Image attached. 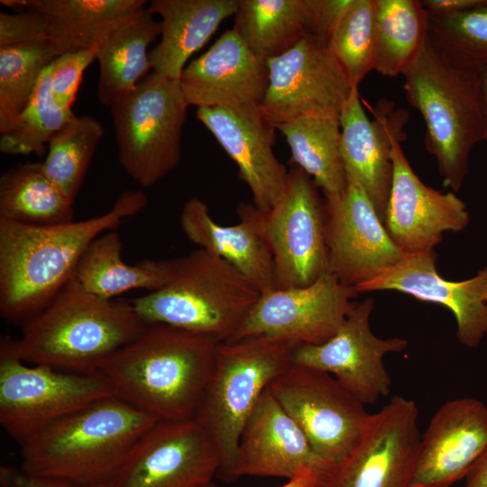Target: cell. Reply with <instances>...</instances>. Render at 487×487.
I'll list each match as a JSON object with an SVG mask.
<instances>
[{"instance_id":"obj_1","label":"cell","mask_w":487,"mask_h":487,"mask_svg":"<svg viewBox=\"0 0 487 487\" xmlns=\"http://www.w3.org/2000/svg\"><path fill=\"white\" fill-rule=\"evenodd\" d=\"M147 197L124 191L101 215L35 226L0 218V314L22 326L45 309L68 282L89 244L141 212Z\"/></svg>"},{"instance_id":"obj_2","label":"cell","mask_w":487,"mask_h":487,"mask_svg":"<svg viewBox=\"0 0 487 487\" xmlns=\"http://www.w3.org/2000/svg\"><path fill=\"white\" fill-rule=\"evenodd\" d=\"M219 341L166 324H148L100 372L115 397L157 421L195 418Z\"/></svg>"},{"instance_id":"obj_3","label":"cell","mask_w":487,"mask_h":487,"mask_svg":"<svg viewBox=\"0 0 487 487\" xmlns=\"http://www.w3.org/2000/svg\"><path fill=\"white\" fill-rule=\"evenodd\" d=\"M147 325L130 300L100 298L73 278L20 337L2 339L26 363L96 373Z\"/></svg>"},{"instance_id":"obj_4","label":"cell","mask_w":487,"mask_h":487,"mask_svg":"<svg viewBox=\"0 0 487 487\" xmlns=\"http://www.w3.org/2000/svg\"><path fill=\"white\" fill-rule=\"evenodd\" d=\"M157 420L111 396L68 415L21 444L27 474L82 486L116 475L136 441Z\"/></svg>"},{"instance_id":"obj_5","label":"cell","mask_w":487,"mask_h":487,"mask_svg":"<svg viewBox=\"0 0 487 487\" xmlns=\"http://www.w3.org/2000/svg\"><path fill=\"white\" fill-rule=\"evenodd\" d=\"M260 295L230 263L198 248L172 259L170 278L162 288L130 301L146 324H166L226 342Z\"/></svg>"},{"instance_id":"obj_6","label":"cell","mask_w":487,"mask_h":487,"mask_svg":"<svg viewBox=\"0 0 487 487\" xmlns=\"http://www.w3.org/2000/svg\"><path fill=\"white\" fill-rule=\"evenodd\" d=\"M403 76L406 98L426 125V150L436 158L444 187L458 191L472 150L484 142L477 73L448 61L427 38Z\"/></svg>"},{"instance_id":"obj_7","label":"cell","mask_w":487,"mask_h":487,"mask_svg":"<svg viewBox=\"0 0 487 487\" xmlns=\"http://www.w3.org/2000/svg\"><path fill=\"white\" fill-rule=\"evenodd\" d=\"M298 346L266 335L219 343L215 367L195 419L217 450L220 466L216 476L223 481L236 480L243 428L270 383L293 363Z\"/></svg>"},{"instance_id":"obj_8","label":"cell","mask_w":487,"mask_h":487,"mask_svg":"<svg viewBox=\"0 0 487 487\" xmlns=\"http://www.w3.org/2000/svg\"><path fill=\"white\" fill-rule=\"evenodd\" d=\"M188 106L179 80L155 72L110 106L119 163L141 187L154 186L179 165Z\"/></svg>"},{"instance_id":"obj_9","label":"cell","mask_w":487,"mask_h":487,"mask_svg":"<svg viewBox=\"0 0 487 487\" xmlns=\"http://www.w3.org/2000/svg\"><path fill=\"white\" fill-rule=\"evenodd\" d=\"M115 396L101 373L28 365L0 343V424L20 445L53 422Z\"/></svg>"},{"instance_id":"obj_10","label":"cell","mask_w":487,"mask_h":487,"mask_svg":"<svg viewBox=\"0 0 487 487\" xmlns=\"http://www.w3.org/2000/svg\"><path fill=\"white\" fill-rule=\"evenodd\" d=\"M268 390L315 451L336 470L360 442L372 415L334 376L296 363Z\"/></svg>"},{"instance_id":"obj_11","label":"cell","mask_w":487,"mask_h":487,"mask_svg":"<svg viewBox=\"0 0 487 487\" xmlns=\"http://www.w3.org/2000/svg\"><path fill=\"white\" fill-rule=\"evenodd\" d=\"M317 189L313 179L295 167L280 201L262 212L276 289L308 286L328 271L326 210Z\"/></svg>"},{"instance_id":"obj_12","label":"cell","mask_w":487,"mask_h":487,"mask_svg":"<svg viewBox=\"0 0 487 487\" xmlns=\"http://www.w3.org/2000/svg\"><path fill=\"white\" fill-rule=\"evenodd\" d=\"M266 63L260 110L274 127L304 115L339 116L354 88L327 44L314 35Z\"/></svg>"},{"instance_id":"obj_13","label":"cell","mask_w":487,"mask_h":487,"mask_svg":"<svg viewBox=\"0 0 487 487\" xmlns=\"http://www.w3.org/2000/svg\"><path fill=\"white\" fill-rule=\"evenodd\" d=\"M358 294L329 271L308 286L262 293L239 330L226 342L266 335L299 346L321 345L337 332Z\"/></svg>"},{"instance_id":"obj_14","label":"cell","mask_w":487,"mask_h":487,"mask_svg":"<svg viewBox=\"0 0 487 487\" xmlns=\"http://www.w3.org/2000/svg\"><path fill=\"white\" fill-rule=\"evenodd\" d=\"M217 450L195 419L157 421L133 445L107 487H201L214 481Z\"/></svg>"},{"instance_id":"obj_15","label":"cell","mask_w":487,"mask_h":487,"mask_svg":"<svg viewBox=\"0 0 487 487\" xmlns=\"http://www.w3.org/2000/svg\"><path fill=\"white\" fill-rule=\"evenodd\" d=\"M373 304L372 298L354 302L330 339L317 345H299L293 355V363L331 374L365 406L391 393V378L383 358L408 345L403 338L384 339L372 333Z\"/></svg>"},{"instance_id":"obj_16","label":"cell","mask_w":487,"mask_h":487,"mask_svg":"<svg viewBox=\"0 0 487 487\" xmlns=\"http://www.w3.org/2000/svg\"><path fill=\"white\" fill-rule=\"evenodd\" d=\"M335 472L267 387L241 433L236 479L244 475L300 479L308 487H328Z\"/></svg>"},{"instance_id":"obj_17","label":"cell","mask_w":487,"mask_h":487,"mask_svg":"<svg viewBox=\"0 0 487 487\" xmlns=\"http://www.w3.org/2000/svg\"><path fill=\"white\" fill-rule=\"evenodd\" d=\"M415 401L393 396L372 414L328 487H412L421 434Z\"/></svg>"},{"instance_id":"obj_18","label":"cell","mask_w":487,"mask_h":487,"mask_svg":"<svg viewBox=\"0 0 487 487\" xmlns=\"http://www.w3.org/2000/svg\"><path fill=\"white\" fill-rule=\"evenodd\" d=\"M328 271L356 288L405 255L390 237L362 187L347 179L345 190L325 197Z\"/></svg>"},{"instance_id":"obj_19","label":"cell","mask_w":487,"mask_h":487,"mask_svg":"<svg viewBox=\"0 0 487 487\" xmlns=\"http://www.w3.org/2000/svg\"><path fill=\"white\" fill-rule=\"evenodd\" d=\"M406 136L392 140V184L385 228L404 254L439 244L446 232H460L470 220L465 203L452 192L442 193L425 185L414 172L402 148Z\"/></svg>"},{"instance_id":"obj_20","label":"cell","mask_w":487,"mask_h":487,"mask_svg":"<svg viewBox=\"0 0 487 487\" xmlns=\"http://www.w3.org/2000/svg\"><path fill=\"white\" fill-rule=\"evenodd\" d=\"M372 110L371 120L359 87H354L339 115L341 152L346 178L362 187L384 224L393 176L392 140L406 136L409 115L385 99Z\"/></svg>"},{"instance_id":"obj_21","label":"cell","mask_w":487,"mask_h":487,"mask_svg":"<svg viewBox=\"0 0 487 487\" xmlns=\"http://www.w3.org/2000/svg\"><path fill=\"white\" fill-rule=\"evenodd\" d=\"M196 115L236 163L253 204L269 212L283 196L289 174L273 152L276 128L258 106H202Z\"/></svg>"},{"instance_id":"obj_22","label":"cell","mask_w":487,"mask_h":487,"mask_svg":"<svg viewBox=\"0 0 487 487\" xmlns=\"http://www.w3.org/2000/svg\"><path fill=\"white\" fill-rule=\"evenodd\" d=\"M434 250L405 254L396 264L355 288L358 293L396 290L442 305L455 316L460 344L475 348L487 335V267L463 281H450L436 269Z\"/></svg>"},{"instance_id":"obj_23","label":"cell","mask_w":487,"mask_h":487,"mask_svg":"<svg viewBox=\"0 0 487 487\" xmlns=\"http://www.w3.org/2000/svg\"><path fill=\"white\" fill-rule=\"evenodd\" d=\"M487 449V407L473 398L444 403L421 435L412 487H453Z\"/></svg>"},{"instance_id":"obj_24","label":"cell","mask_w":487,"mask_h":487,"mask_svg":"<svg viewBox=\"0 0 487 487\" xmlns=\"http://www.w3.org/2000/svg\"><path fill=\"white\" fill-rule=\"evenodd\" d=\"M269 80L259 59L232 28L184 68L179 83L188 106L238 108L262 103Z\"/></svg>"},{"instance_id":"obj_25","label":"cell","mask_w":487,"mask_h":487,"mask_svg":"<svg viewBox=\"0 0 487 487\" xmlns=\"http://www.w3.org/2000/svg\"><path fill=\"white\" fill-rule=\"evenodd\" d=\"M237 214L236 225H219L207 205L193 197L182 207L179 225L190 242L226 261L261 294L271 291L276 289L274 263L262 230L263 213L253 204L242 202Z\"/></svg>"},{"instance_id":"obj_26","label":"cell","mask_w":487,"mask_h":487,"mask_svg":"<svg viewBox=\"0 0 487 487\" xmlns=\"http://www.w3.org/2000/svg\"><path fill=\"white\" fill-rule=\"evenodd\" d=\"M238 0H153L149 9L158 14L160 41L149 52L153 72L179 80L189 58L235 14Z\"/></svg>"},{"instance_id":"obj_27","label":"cell","mask_w":487,"mask_h":487,"mask_svg":"<svg viewBox=\"0 0 487 487\" xmlns=\"http://www.w3.org/2000/svg\"><path fill=\"white\" fill-rule=\"evenodd\" d=\"M160 22L142 8L111 25L96 46L99 64L97 99L110 106L149 74V46L160 36Z\"/></svg>"},{"instance_id":"obj_28","label":"cell","mask_w":487,"mask_h":487,"mask_svg":"<svg viewBox=\"0 0 487 487\" xmlns=\"http://www.w3.org/2000/svg\"><path fill=\"white\" fill-rule=\"evenodd\" d=\"M122 249L118 232L103 233L85 251L74 278L88 292L107 299L133 289L154 291L169 281L172 259L128 264L122 259Z\"/></svg>"},{"instance_id":"obj_29","label":"cell","mask_w":487,"mask_h":487,"mask_svg":"<svg viewBox=\"0 0 487 487\" xmlns=\"http://www.w3.org/2000/svg\"><path fill=\"white\" fill-rule=\"evenodd\" d=\"M233 29L247 47L267 61L313 35L309 0H238Z\"/></svg>"},{"instance_id":"obj_30","label":"cell","mask_w":487,"mask_h":487,"mask_svg":"<svg viewBox=\"0 0 487 487\" xmlns=\"http://www.w3.org/2000/svg\"><path fill=\"white\" fill-rule=\"evenodd\" d=\"M144 0H26L48 23V41L59 55L96 48L117 21L145 7Z\"/></svg>"},{"instance_id":"obj_31","label":"cell","mask_w":487,"mask_h":487,"mask_svg":"<svg viewBox=\"0 0 487 487\" xmlns=\"http://www.w3.org/2000/svg\"><path fill=\"white\" fill-rule=\"evenodd\" d=\"M285 137L291 159L325 197L342 193L347 178L341 152L339 116L304 115L275 126Z\"/></svg>"},{"instance_id":"obj_32","label":"cell","mask_w":487,"mask_h":487,"mask_svg":"<svg viewBox=\"0 0 487 487\" xmlns=\"http://www.w3.org/2000/svg\"><path fill=\"white\" fill-rule=\"evenodd\" d=\"M0 218L45 226L74 221V208L41 162L20 163L0 177Z\"/></svg>"},{"instance_id":"obj_33","label":"cell","mask_w":487,"mask_h":487,"mask_svg":"<svg viewBox=\"0 0 487 487\" xmlns=\"http://www.w3.org/2000/svg\"><path fill=\"white\" fill-rule=\"evenodd\" d=\"M373 69L385 77L404 75L427 38L428 13L420 0H375Z\"/></svg>"},{"instance_id":"obj_34","label":"cell","mask_w":487,"mask_h":487,"mask_svg":"<svg viewBox=\"0 0 487 487\" xmlns=\"http://www.w3.org/2000/svg\"><path fill=\"white\" fill-rule=\"evenodd\" d=\"M48 40L0 46V133L14 131L43 70L58 57Z\"/></svg>"},{"instance_id":"obj_35","label":"cell","mask_w":487,"mask_h":487,"mask_svg":"<svg viewBox=\"0 0 487 487\" xmlns=\"http://www.w3.org/2000/svg\"><path fill=\"white\" fill-rule=\"evenodd\" d=\"M103 135L95 117L75 115L48 142L42 170L73 204Z\"/></svg>"},{"instance_id":"obj_36","label":"cell","mask_w":487,"mask_h":487,"mask_svg":"<svg viewBox=\"0 0 487 487\" xmlns=\"http://www.w3.org/2000/svg\"><path fill=\"white\" fill-rule=\"evenodd\" d=\"M427 38L440 55L457 67L476 73L487 68V0L455 13H428Z\"/></svg>"},{"instance_id":"obj_37","label":"cell","mask_w":487,"mask_h":487,"mask_svg":"<svg viewBox=\"0 0 487 487\" xmlns=\"http://www.w3.org/2000/svg\"><path fill=\"white\" fill-rule=\"evenodd\" d=\"M375 25V0H349L327 40L352 87L373 69Z\"/></svg>"},{"instance_id":"obj_38","label":"cell","mask_w":487,"mask_h":487,"mask_svg":"<svg viewBox=\"0 0 487 487\" xmlns=\"http://www.w3.org/2000/svg\"><path fill=\"white\" fill-rule=\"evenodd\" d=\"M51 64L41 73L15 129L1 135L0 151L3 153L43 155L45 144L75 116L71 110L62 109L53 99Z\"/></svg>"},{"instance_id":"obj_39","label":"cell","mask_w":487,"mask_h":487,"mask_svg":"<svg viewBox=\"0 0 487 487\" xmlns=\"http://www.w3.org/2000/svg\"><path fill=\"white\" fill-rule=\"evenodd\" d=\"M96 59V48L63 53L51 64V90L56 104L71 110L82 76Z\"/></svg>"},{"instance_id":"obj_40","label":"cell","mask_w":487,"mask_h":487,"mask_svg":"<svg viewBox=\"0 0 487 487\" xmlns=\"http://www.w3.org/2000/svg\"><path fill=\"white\" fill-rule=\"evenodd\" d=\"M48 40V23L38 11L0 13V46Z\"/></svg>"},{"instance_id":"obj_41","label":"cell","mask_w":487,"mask_h":487,"mask_svg":"<svg viewBox=\"0 0 487 487\" xmlns=\"http://www.w3.org/2000/svg\"><path fill=\"white\" fill-rule=\"evenodd\" d=\"M313 14V35L327 42L329 35L349 0H309Z\"/></svg>"},{"instance_id":"obj_42","label":"cell","mask_w":487,"mask_h":487,"mask_svg":"<svg viewBox=\"0 0 487 487\" xmlns=\"http://www.w3.org/2000/svg\"><path fill=\"white\" fill-rule=\"evenodd\" d=\"M0 484L2 487H107L82 486L58 480L33 476L25 473L20 468L2 466L0 469Z\"/></svg>"},{"instance_id":"obj_43","label":"cell","mask_w":487,"mask_h":487,"mask_svg":"<svg viewBox=\"0 0 487 487\" xmlns=\"http://www.w3.org/2000/svg\"><path fill=\"white\" fill-rule=\"evenodd\" d=\"M485 0H420L423 7L434 14H450L466 10L484 3Z\"/></svg>"},{"instance_id":"obj_44","label":"cell","mask_w":487,"mask_h":487,"mask_svg":"<svg viewBox=\"0 0 487 487\" xmlns=\"http://www.w3.org/2000/svg\"><path fill=\"white\" fill-rule=\"evenodd\" d=\"M464 487H487V449L466 475Z\"/></svg>"},{"instance_id":"obj_45","label":"cell","mask_w":487,"mask_h":487,"mask_svg":"<svg viewBox=\"0 0 487 487\" xmlns=\"http://www.w3.org/2000/svg\"><path fill=\"white\" fill-rule=\"evenodd\" d=\"M477 92L482 115L484 142H487V68L477 72Z\"/></svg>"},{"instance_id":"obj_46","label":"cell","mask_w":487,"mask_h":487,"mask_svg":"<svg viewBox=\"0 0 487 487\" xmlns=\"http://www.w3.org/2000/svg\"><path fill=\"white\" fill-rule=\"evenodd\" d=\"M201 487H219L214 481L208 482L207 484L201 486Z\"/></svg>"},{"instance_id":"obj_47","label":"cell","mask_w":487,"mask_h":487,"mask_svg":"<svg viewBox=\"0 0 487 487\" xmlns=\"http://www.w3.org/2000/svg\"><path fill=\"white\" fill-rule=\"evenodd\" d=\"M485 301H486V304H487V292H486V295H485Z\"/></svg>"}]
</instances>
